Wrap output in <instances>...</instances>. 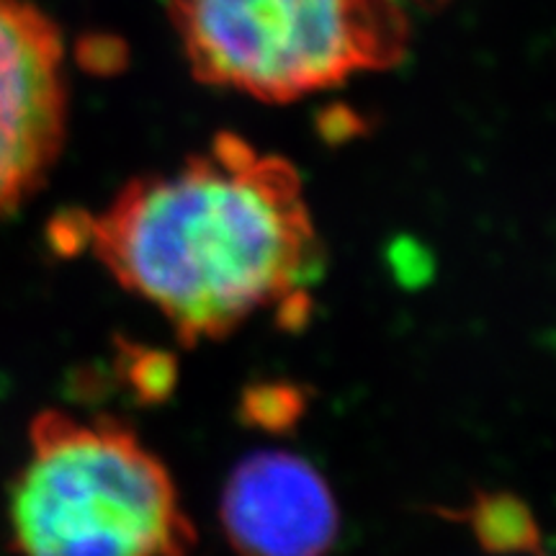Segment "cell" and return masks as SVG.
Returning a JSON list of instances; mask_svg holds the SVG:
<instances>
[{
  "label": "cell",
  "mask_w": 556,
  "mask_h": 556,
  "mask_svg": "<svg viewBox=\"0 0 556 556\" xmlns=\"http://www.w3.org/2000/svg\"><path fill=\"white\" fill-rule=\"evenodd\" d=\"M52 229L60 248L88 253L186 345L225 340L268 312L294 323L325 266L299 170L232 131Z\"/></svg>",
  "instance_id": "1"
},
{
  "label": "cell",
  "mask_w": 556,
  "mask_h": 556,
  "mask_svg": "<svg viewBox=\"0 0 556 556\" xmlns=\"http://www.w3.org/2000/svg\"><path fill=\"white\" fill-rule=\"evenodd\" d=\"M21 556H189L197 528L170 469L129 426L45 409L11 492Z\"/></svg>",
  "instance_id": "2"
},
{
  "label": "cell",
  "mask_w": 556,
  "mask_h": 556,
  "mask_svg": "<svg viewBox=\"0 0 556 556\" xmlns=\"http://www.w3.org/2000/svg\"><path fill=\"white\" fill-rule=\"evenodd\" d=\"M191 73L206 86L289 103L405 58L397 0H170Z\"/></svg>",
  "instance_id": "3"
},
{
  "label": "cell",
  "mask_w": 556,
  "mask_h": 556,
  "mask_svg": "<svg viewBox=\"0 0 556 556\" xmlns=\"http://www.w3.org/2000/svg\"><path fill=\"white\" fill-rule=\"evenodd\" d=\"M65 45L50 16L0 0V214L41 189L67 131Z\"/></svg>",
  "instance_id": "4"
},
{
  "label": "cell",
  "mask_w": 556,
  "mask_h": 556,
  "mask_svg": "<svg viewBox=\"0 0 556 556\" xmlns=\"http://www.w3.org/2000/svg\"><path fill=\"white\" fill-rule=\"evenodd\" d=\"M219 520L240 556H328L340 533L328 479L291 451H258L229 471Z\"/></svg>",
  "instance_id": "5"
},
{
  "label": "cell",
  "mask_w": 556,
  "mask_h": 556,
  "mask_svg": "<svg viewBox=\"0 0 556 556\" xmlns=\"http://www.w3.org/2000/svg\"><path fill=\"white\" fill-rule=\"evenodd\" d=\"M495 513L477 510L479 523H482V539L492 548H533L536 544V531H533L531 518L526 513H516L513 500H495L492 503Z\"/></svg>",
  "instance_id": "6"
}]
</instances>
